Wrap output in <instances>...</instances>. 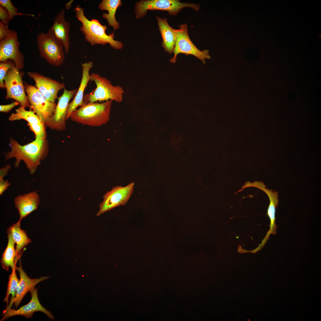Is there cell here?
I'll list each match as a JSON object with an SVG mask.
<instances>
[{
  "instance_id": "7a4b0ae2",
  "label": "cell",
  "mask_w": 321,
  "mask_h": 321,
  "mask_svg": "<svg viewBox=\"0 0 321 321\" xmlns=\"http://www.w3.org/2000/svg\"><path fill=\"white\" fill-rule=\"evenodd\" d=\"M76 18L81 23L80 30L84 36L85 40L93 46L104 45L109 43L110 46L115 49H120L123 46L120 41L114 40V32L107 34L106 31L107 26L103 25L97 19L88 20L84 15L83 8L77 5L74 8Z\"/></svg>"
},
{
  "instance_id": "ac0fdd59",
  "label": "cell",
  "mask_w": 321,
  "mask_h": 321,
  "mask_svg": "<svg viewBox=\"0 0 321 321\" xmlns=\"http://www.w3.org/2000/svg\"><path fill=\"white\" fill-rule=\"evenodd\" d=\"M82 74L79 86L73 100L69 103L68 108L67 120L68 119L72 113L79 106L84 104V93L89 81H90L89 72L93 67V63L89 61L81 64Z\"/></svg>"
},
{
  "instance_id": "f546056e",
  "label": "cell",
  "mask_w": 321,
  "mask_h": 321,
  "mask_svg": "<svg viewBox=\"0 0 321 321\" xmlns=\"http://www.w3.org/2000/svg\"><path fill=\"white\" fill-rule=\"evenodd\" d=\"M10 29H9L7 25H6L2 22L0 21V40L1 41L4 39L8 35Z\"/></svg>"
},
{
  "instance_id": "f1b7e54d",
  "label": "cell",
  "mask_w": 321,
  "mask_h": 321,
  "mask_svg": "<svg viewBox=\"0 0 321 321\" xmlns=\"http://www.w3.org/2000/svg\"><path fill=\"white\" fill-rule=\"evenodd\" d=\"M0 21L6 25H7L10 21L8 14L4 7L0 6Z\"/></svg>"
},
{
  "instance_id": "603a6c76",
  "label": "cell",
  "mask_w": 321,
  "mask_h": 321,
  "mask_svg": "<svg viewBox=\"0 0 321 321\" xmlns=\"http://www.w3.org/2000/svg\"><path fill=\"white\" fill-rule=\"evenodd\" d=\"M8 235V243L7 247L3 252L1 260L2 267L8 271L9 268L12 270L16 267L15 265L16 251L15 247V242L10 234L7 232Z\"/></svg>"
},
{
  "instance_id": "d6986e66",
  "label": "cell",
  "mask_w": 321,
  "mask_h": 321,
  "mask_svg": "<svg viewBox=\"0 0 321 321\" xmlns=\"http://www.w3.org/2000/svg\"><path fill=\"white\" fill-rule=\"evenodd\" d=\"M40 203V197L37 192L33 191L15 198L14 204L20 216L19 221L37 210Z\"/></svg>"
},
{
  "instance_id": "cb8c5ba5",
  "label": "cell",
  "mask_w": 321,
  "mask_h": 321,
  "mask_svg": "<svg viewBox=\"0 0 321 321\" xmlns=\"http://www.w3.org/2000/svg\"><path fill=\"white\" fill-rule=\"evenodd\" d=\"M25 108L22 106H20L16 110L15 113L12 114L10 116L8 119L10 121H14L23 119L28 123L38 125L43 124L33 111L31 109L29 111L26 110Z\"/></svg>"
},
{
  "instance_id": "7c38bea8",
  "label": "cell",
  "mask_w": 321,
  "mask_h": 321,
  "mask_svg": "<svg viewBox=\"0 0 321 321\" xmlns=\"http://www.w3.org/2000/svg\"><path fill=\"white\" fill-rule=\"evenodd\" d=\"M77 89L70 90L64 89L63 94L58 98V102L53 115L45 125L51 129L59 131L66 128L68 106L70 100L75 96Z\"/></svg>"
},
{
  "instance_id": "4316f807",
  "label": "cell",
  "mask_w": 321,
  "mask_h": 321,
  "mask_svg": "<svg viewBox=\"0 0 321 321\" xmlns=\"http://www.w3.org/2000/svg\"><path fill=\"white\" fill-rule=\"evenodd\" d=\"M15 65L14 63L8 60L0 63V87L5 88L4 79L8 70Z\"/></svg>"
},
{
  "instance_id": "e0dca14e",
  "label": "cell",
  "mask_w": 321,
  "mask_h": 321,
  "mask_svg": "<svg viewBox=\"0 0 321 321\" xmlns=\"http://www.w3.org/2000/svg\"><path fill=\"white\" fill-rule=\"evenodd\" d=\"M65 10L62 9L54 17L53 24L47 32L54 36L63 44L65 53L67 54L70 47V23L64 17Z\"/></svg>"
},
{
  "instance_id": "ffe728a7",
  "label": "cell",
  "mask_w": 321,
  "mask_h": 321,
  "mask_svg": "<svg viewBox=\"0 0 321 321\" xmlns=\"http://www.w3.org/2000/svg\"><path fill=\"white\" fill-rule=\"evenodd\" d=\"M156 19L162 39V46L166 52L171 54L173 53L176 40L174 29L169 25L165 18L162 19L156 16Z\"/></svg>"
},
{
  "instance_id": "3957f363",
  "label": "cell",
  "mask_w": 321,
  "mask_h": 321,
  "mask_svg": "<svg viewBox=\"0 0 321 321\" xmlns=\"http://www.w3.org/2000/svg\"><path fill=\"white\" fill-rule=\"evenodd\" d=\"M113 101L84 104L74 111L70 118L73 122L93 127L101 126L109 120Z\"/></svg>"
},
{
  "instance_id": "2e32d148",
  "label": "cell",
  "mask_w": 321,
  "mask_h": 321,
  "mask_svg": "<svg viewBox=\"0 0 321 321\" xmlns=\"http://www.w3.org/2000/svg\"><path fill=\"white\" fill-rule=\"evenodd\" d=\"M19 266L16 267V269L19 272L20 279L17 289L16 296L13 299L10 300L8 306L10 307L14 304V306L17 308L25 295L29 291H31L34 289L35 286L37 284L49 278V276H47L31 278L27 275L23 269L21 259L19 260Z\"/></svg>"
},
{
  "instance_id": "44dd1931",
  "label": "cell",
  "mask_w": 321,
  "mask_h": 321,
  "mask_svg": "<svg viewBox=\"0 0 321 321\" xmlns=\"http://www.w3.org/2000/svg\"><path fill=\"white\" fill-rule=\"evenodd\" d=\"M20 222H21L18 221L17 222L10 226L7 230V232L10 234L16 244V262L18 259L23 248L30 243L32 241L28 237L26 231L21 229Z\"/></svg>"
},
{
  "instance_id": "4fadbf2b",
  "label": "cell",
  "mask_w": 321,
  "mask_h": 321,
  "mask_svg": "<svg viewBox=\"0 0 321 321\" xmlns=\"http://www.w3.org/2000/svg\"><path fill=\"white\" fill-rule=\"evenodd\" d=\"M30 292L31 299L29 303L16 310L12 309L9 306H7L0 320L3 321L10 317L17 315L23 316L27 318H30L32 317L34 313L36 311L42 312L49 318L54 320V317L51 312L43 307L40 303L38 298L37 290L34 288Z\"/></svg>"
},
{
  "instance_id": "d6a6232c",
  "label": "cell",
  "mask_w": 321,
  "mask_h": 321,
  "mask_svg": "<svg viewBox=\"0 0 321 321\" xmlns=\"http://www.w3.org/2000/svg\"><path fill=\"white\" fill-rule=\"evenodd\" d=\"M11 168L10 165H7L5 167L1 168L0 170V180L4 179V178L7 174V172Z\"/></svg>"
},
{
  "instance_id": "d4e9b609",
  "label": "cell",
  "mask_w": 321,
  "mask_h": 321,
  "mask_svg": "<svg viewBox=\"0 0 321 321\" xmlns=\"http://www.w3.org/2000/svg\"><path fill=\"white\" fill-rule=\"evenodd\" d=\"M16 267L12 270L11 273L9 277L7 292L4 302H5L7 306L9 305V299L10 295H11V300L13 299L16 295L17 289L20 281L18 278L16 272Z\"/></svg>"
},
{
  "instance_id": "7402d4cb",
  "label": "cell",
  "mask_w": 321,
  "mask_h": 321,
  "mask_svg": "<svg viewBox=\"0 0 321 321\" xmlns=\"http://www.w3.org/2000/svg\"><path fill=\"white\" fill-rule=\"evenodd\" d=\"M122 4L120 0H103L98 5L101 10L108 11V13H103L102 17L107 20L108 25L112 26L114 30L118 29L120 26L119 23L116 21L115 15L117 9Z\"/></svg>"
},
{
  "instance_id": "5b68a950",
  "label": "cell",
  "mask_w": 321,
  "mask_h": 321,
  "mask_svg": "<svg viewBox=\"0 0 321 321\" xmlns=\"http://www.w3.org/2000/svg\"><path fill=\"white\" fill-rule=\"evenodd\" d=\"M185 7L191 8L196 11L200 9L199 4L182 3L178 0H144L136 3L135 12L137 18L144 17L148 10L167 11L169 15L174 16Z\"/></svg>"
},
{
  "instance_id": "9c48e42d",
  "label": "cell",
  "mask_w": 321,
  "mask_h": 321,
  "mask_svg": "<svg viewBox=\"0 0 321 321\" xmlns=\"http://www.w3.org/2000/svg\"><path fill=\"white\" fill-rule=\"evenodd\" d=\"M19 70L14 66L8 70L5 77L4 81L6 89L5 98L14 99L21 106L30 108L22 81L23 73L20 72Z\"/></svg>"
},
{
  "instance_id": "9a60e30c",
  "label": "cell",
  "mask_w": 321,
  "mask_h": 321,
  "mask_svg": "<svg viewBox=\"0 0 321 321\" xmlns=\"http://www.w3.org/2000/svg\"><path fill=\"white\" fill-rule=\"evenodd\" d=\"M266 186L264 183H262L259 189L264 192L268 196L270 203L268 207L267 215L270 220V229L267 232L265 237L262 240L261 243L255 249L250 251L251 253L255 254L260 251L264 246L268 240L271 234L275 235L276 234V229L277 226L275 222L276 208L278 207L279 199L278 193L276 191L266 188Z\"/></svg>"
},
{
  "instance_id": "8992f818",
  "label": "cell",
  "mask_w": 321,
  "mask_h": 321,
  "mask_svg": "<svg viewBox=\"0 0 321 321\" xmlns=\"http://www.w3.org/2000/svg\"><path fill=\"white\" fill-rule=\"evenodd\" d=\"M37 41L40 56L50 64L61 66L65 59L62 43L54 36L41 32L37 35Z\"/></svg>"
},
{
  "instance_id": "8fae6325",
  "label": "cell",
  "mask_w": 321,
  "mask_h": 321,
  "mask_svg": "<svg viewBox=\"0 0 321 321\" xmlns=\"http://www.w3.org/2000/svg\"><path fill=\"white\" fill-rule=\"evenodd\" d=\"M20 42L17 32L10 30L8 35L0 42V61L12 60L15 66L19 70L24 66V57L19 51Z\"/></svg>"
},
{
  "instance_id": "83f0119b",
  "label": "cell",
  "mask_w": 321,
  "mask_h": 321,
  "mask_svg": "<svg viewBox=\"0 0 321 321\" xmlns=\"http://www.w3.org/2000/svg\"><path fill=\"white\" fill-rule=\"evenodd\" d=\"M0 6L7 10L8 14L10 21L12 20L17 14L18 8L15 7L10 0H0Z\"/></svg>"
},
{
  "instance_id": "5bb4252c",
  "label": "cell",
  "mask_w": 321,
  "mask_h": 321,
  "mask_svg": "<svg viewBox=\"0 0 321 321\" xmlns=\"http://www.w3.org/2000/svg\"><path fill=\"white\" fill-rule=\"evenodd\" d=\"M30 78L35 83V87L44 97L50 102L54 103L58 98L59 91L64 89L63 83L45 77L35 72H29L27 73Z\"/></svg>"
},
{
  "instance_id": "30bf717a",
  "label": "cell",
  "mask_w": 321,
  "mask_h": 321,
  "mask_svg": "<svg viewBox=\"0 0 321 321\" xmlns=\"http://www.w3.org/2000/svg\"><path fill=\"white\" fill-rule=\"evenodd\" d=\"M134 185L135 183L132 182L124 187L116 186L107 192L103 196V201L100 204L97 216H99L115 207L125 204L133 192Z\"/></svg>"
},
{
  "instance_id": "6da1fadb",
  "label": "cell",
  "mask_w": 321,
  "mask_h": 321,
  "mask_svg": "<svg viewBox=\"0 0 321 321\" xmlns=\"http://www.w3.org/2000/svg\"><path fill=\"white\" fill-rule=\"evenodd\" d=\"M9 145L11 150L4 155L6 160L15 158V166L18 168L21 161L24 162L30 174L35 173L41 161L47 156L48 151V142L46 139L35 140L27 144L21 145L11 138Z\"/></svg>"
},
{
  "instance_id": "277c9868",
  "label": "cell",
  "mask_w": 321,
  "mask_h": 321,
  "mask_svg": "<svg viewBox=\"0 0 321 321\" xmlns=\"http://www.w3.org/2000/svg\"><path fill=\"white\" fill-rule=\"evenodd\" d=\"M90 81L94 82L96 86L84 95V104L109 100L117 103L122 101L124 91L121 86L113 85L109 80L97 73L90 74Z\"/></svg>"
},
{
  "instance_id": "1f68e13d",
  "label": "cell",
  "mask_w": 321,
  "mask_h": 321,
  "mask_svg": "<svg viewBox=\"0 0 321 321\" xmlns=\"http://www.w3.org/2000/svg\"><path fill=\"white\" fill-rule=\"evenodd\" d=\"M10 185V184L8 181H5L4 179L0 180V195L2 194L4 191Z\"/></svg>"
},
{
  "instance_id": "52a82bcc",
  "label": "cell",
  "mask_w": 321,
  "mask_h": 321,
  "mask_svg": "<svg viewBox=\"0 0 321 321\" xmlns=\"http://www.w3.org/2000/svg\"><path fill=\"white\" fill-rule=\"evenodd\" d=\"M24 86L30 109L45 125L53 115L57 104L48 100L35 86L25 82Z\"/></svg>"
},
{
  "instance_id": "484cf974",
  "label": "cell",
  "mask_w": 321,
  "mask_h": 321,
  "mask_svg": "<svg viewBox=\"0 0 321 321\" xmlns=\"http://www.w3.org/2000/svg\"><path fill=\"white\" fill-rule=\"evenodd\" d=\"M27 125L34 133L35 140H42L46 139V134L45 124L38 125L28 123Z\"/></svg>"
},
{
  "instance_id": "ba28073f",
  "label": "cell",
  "mask_w": 321,
  "mask_h": 321,
  "mask_svg": "<svg viewBox=\"0 0 321 321\" xmlns=\"http://www.w3.org/2000/svg\"><path fill=\"white\" fill-rule=\"evenodd\" d=\"M178 29H174L176 40L173 51L174 55L172 58L169 60L170 62L173 63H175L177 55L182 53L186 55H193L203 63H205L206 59L210 58L208 51H200L192 43L188 34V26L186 23L180 25Z\"/></svg>"
},
{
  "instance_id": "4dcf8cb0",
  "label": "cell",
  "mask_w": 321,
  "mask_h": 321,
  "mask_svg": "<svg viewBox=\"0 0 321 321\" xmlns=\"http://www.w3.org/2000/svg\"><path fill=\"white\" fill-rule=\"evenodd\" d=\"M19 104L20 103L17 102H14L8 104L1 105L0 106V111L1 112H7Z\"/></svg>"
},
{
  "instance_id": "836d02e7",
  "label": "cell",
  "mask_w": 321,
  "mask_h": 321,
  "mask_svg": "<svg viewBox=\"0 0 321 321\" xmlns=\"http://www.w3.org/2000/svg\"><path fill=\"white\" fill-rule=\"evenodd\" d=\"M73 1L74 0L70 1L66 4L65 7L67 9H69L71 8L72 3Z\"/></svg>"
}]
</instances>
